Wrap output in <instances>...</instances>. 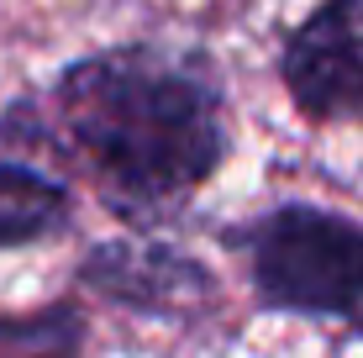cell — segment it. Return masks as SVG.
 I'll list each match as a JSON object with an SVG mask.
<instances>
[{
  "label": "cell",
  "mask_w": 363,
  "mask_h": 358,
  "mask_svg": "<svg viewBox=\"0 0 363 358\" xmlns=\"http://www.w3.org/2000/svg\"><path fill=\"white\" fill-rule=\"evenodd\" d=\"M290 106L316 127H363V0H321L279 47Z\"/></svg>",
  "instance_id": "cell-4"
},
{
  "label": "cell",
  "mask_w": 363,
  "mask_h": 358,
  "mask_svg": "<svg viewBox=\"0 0 363 358\" xmlns=\"http://www.w3.org/2000/svg\"><path fill=\"white\" fill-rule=\"evenodd\" d=\"M74 227V184L43 164L0 158V253L53 242Z\"/></svg>",
  "instance_id": "cell-5"
},
{
  "label": "cell",
  "mask_w": 363,
  "mask_h": 358,
  "mask_svg": "<svg viewBox=\"0 0 363 358\" xmlns=\"http://www.w3.org/2000/svg\"><path fill=\"white\" fill-rule=\"evenodd\" d=\"M347 332H353V337L363 342V316H358V322H353V327H347Z\"/></svg>",
  "instance_id": "cell-7"
},
{
  "label": "cell",
  "mask_w": 363,
  "mask_h": 358,
  "mask_svg": "<svg viewBox=\"0 0 363 358\" xmlns=\"http://www.w3.org/2000/svg\"><path fill=\"white\" fill-rule=\"evenodd\" d=\"M227 153V74L206 47L111 43L0 106V158L84 184L132 232L179 221Z\"/></svg>",
  "instance_id": "cell-1"
},
{
  "label": "cell",
  "mask_w": 363,
  "mask_h": 358,
  "mask_svg": "<svg viewBox=\"0 0 363 358\" xmlns=\"http://www.w3.org/2000/svg\"><path fill=\"white\" fill-rule=\"evenodd\" d=\"M258 311L353 327L363 316V221L321 201H274L216 232Z\"/></svg>",
  "instance_id": "cell-2"
},
{
  "label": "cell",
  "mask_w": 363,
  "mask_h": 358,
  "mask_svg": "<svg viewBox=\"0 0 363 358\" xmlns=\"http://www.w3.org/2000/svg\"><path fill=\"white\" fill-rule=\"evenodd\" d=\"M90 311L74 295L43 301L32 311H0V358H84Z\"/></svg>",
  "instance_id": "cell-6"
},
{
  "label": "cell",
  "mask_w": 363,
  "mask_h": 358,
  "mask_svg": "<svg viewBox=\"0 0 363 358\" xmlns=\"http://www.w3.org/2000/svg\"><path fill=\"white\" fill-rule=\"evenodd\" d=\"M74 285L95 301L132 311L143 322L164 327H206L227 306V285L200 253L158 232H127V237H100L79 253Z\"/></svg>",
  "instance_id": "cell-3"
}]
</instances>
